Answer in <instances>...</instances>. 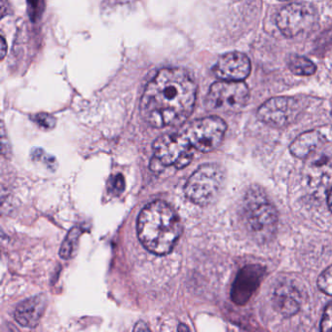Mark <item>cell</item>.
Listing matches in <instances>:
<instances>
[{
	"mask_svg": "<svg viewBox=\"0 0 332 332\" xmlns=\"http://www.w3.org/2000/svg\"><path fill=\"white\" fill-rule=\"evenodd\" d=\"M197 95L193 77L181 68L160 70L140 100L142 119L154 128L179 126L191 115Z\"/></svg>",
	"mask_w": 332,
	"mask_h": 332,
	"instance_id": "cell-1",
	"label": "cell"
},
{
	"mask_svg": "<svg viewBox=\"0 0 332 332\" xmlns=\"http://www.w3.org/2000/svg\"><path fill=\"white\" fill-rule=\"evenodd\" d=\"M137 228L142 246L158 255L172 250L182 230L175 211L161 200L151 202L141 211Z\"/></svg>",
	"mask_w": 332,
	"mask_h": 332,
	"instance_id": "cell-2",
	"label": "cell"
},
{
	"mask_svg": "<svg viewBox=\"0 0 332 332\" xmlns=\"http://www.w3.org/2000/svg\"><path fill=\"white\" fill-rule=\"evenodd\" d=\"M243 217L247 230L257 243L266 244L275 237L277 211L261 189L252 187L247 192L243 203Z\"/></svg>",
	"mask_w": 332,
	"mask_h": 332,
	"instance_id": "cell-3",
	"label": "cell"
},
{
	"mask_svg": "<svg viewBox=\"0 0 332 332\" xmlns=\"http://www.w3.org/2000/svg\"><path fill=\"white\" fill-rule=\"evenodd\" d=\"M225 172L221 166L215 163L199 166L186 181L185 196L192 203L208 206L215 202L221 192Z\"/></svg>",
	"mask_w": 332,
	"mask_h": 332,
	"instance_id": "cell-4",
	"label": "cell"
},
{
	"mask_svg": "<svg viewBox=\"0 0 332 332\" xmlns=\"http://www.w3.org/2000/svg\"><path fill=\"white\" fill-rule=\"evenodd\" d=\"M193 156L194 149L181 130L166 134L156 139L153 144L150 168L154 171L169 166L183 168L190 164Z\"/></svg>",
	"mask_w": 332,
	"mask_h": 332,
	"instance_id": "cell-5",
	"label": "cell"
},
{
	"mask_svg": "<svg viewBox=\"0 0 332 332\" xmlns=\"http://www.w3.org/2000/svg\"><path fill=\"white\" fill-rule=\"evenodd\" d=\"M226 129V123L221 118L210 116L191 122L181 131L194 150L208 153L221 144Z\"/></svg>",
	"mask_w": 332,
	"mask_h": 332,
	"instance_id": "cell-6",
	"label": "cell"
},
{
	"mask_svg": "<svg viewBox=\"0 0 332 332\" xmlns=\"http://www.w3.org/2000/svg\"><path fill=\"white\" fill-rule=\"evenodd\" d=\"M249 100V89L242 81L223 80L210 88L206 104L209 110L222 113L242 111Z\"/></svg>",
	"mask_w": 332,
	"mask_h": 332,
	"instance_id": "cell-7",
	"label": "cell"
},
{
	"mask_svg": "<svg viewBox=\"0 0 332 332\" xmlns=\"http://www.w3.org/2000/svg\"><path fill=\"white\" fill-rule=\"evenodd\" d=\"M317 23V11L312 4L307 2L287 4L277 15V28L288 38L311 31Z\"/></svg>",
	"mask_w": 332,
	"mask_h": 332,
	"instance_id": "cell-8",
	"label": "cell"
},
{
	"mask_svg": "<svg viewBox=\"0 0 332 332\" xmlns=\"http://www.w3.org/2000/svg\"><path fill=\"white\" fill-rule=\"evenodd\" d=\"M301 112L300 102L291 97H276L264 103L257 111V117L263 123L283 128L292 124Z\"/></svg>",
	"mask_w": 332,
	"mask_h": 332,
	"instance_id": "cell-9",
	"label": "cell"
},
{
	"mask_svg": "<svg viewBox=\"0 0 332 332\" xmlns=\"http://www.w3.org/2000/svg\"><path fill=\"white\" fill-rule=\"evenodd\" d=\"M266 269L260 264L245 266L237 275L231 289V298L237 305H245L259 287Z\"/></svg>",
	"mask_w": 332,
	"mask_h": 332,
	"instance_id": "cell-10",
	"label": "cell"
},
{
	"mask_svg": "<svg viewBox=\"0 0 332 332\" xmlns=\"http://www.w3.org/2000/svg\"><path fill=\"white\" fill-rule=\"evenodd\" d=\"M249 58L240 52H231L221 55L214 66L215 74L222 80L242 81L250 73Z\"/></svg>",
	"mask_w": 332,
	"mask_h": 332,
	"instance_id": "cell-11",
	"label": "cell"
},
{
	"mask_svg": "<svg viewBox=\"0 0 332 332\" xmlns=\"http://www.w3.org/2000/svg\"><path fill=\"white\" fill-rule=\"evenodd\" d=\"M273 304L282 316H294L299 312L302 305V292L291 280H283L275 287Z\"/></svg>",
	"mask_w": 332,
	"mask_h": 332,
	"instance_id": "cell-12",
	"label": "cell"
},
{
	"mask_svg": "<svg viewBox=\"0 0 332 332\" xmlns=\"http://www.w3.org/2000/svg\"><path fill=\"white\" fill-rule=\"evenodd\" d=\"M46 302L42 296H34L20 303L14 313L15 320L24 328H35L45 311Z\"/></svg>",
	"mask_w": 332,
	"mask_h": 332,
	"instance_id": "cell-13",
	"label": "cell"
},
{
	"mask_svg": "<svg viewBox=\"0 0 332 332\" xmlns=\"http://www.w3.org/2000/svg\"><path fill=\"white\" fill-rule=\"evenodd\" d=\"M326 141L325 137L317 131H310L300 135L290 145V152L299 159H305L315 152Z\"/></svg>",
	"mask_w": 332,
	"mask_h": 332,
	"instance_id": "cell-14",
	"label": "cell"
},
{
	"mask_svg": "<svg viewBox=\"0 0 332 332\" xmlns=\"http://www.w3.org/2000/svg\"><path fill=\"white\" fill-rule=\"evenodd\" d=\"M287 64L290 71L293 74L299 76H310L313 75L317 70L314 62L302 55H291Z\"/></svg>",
	"mask_w": 332,
	"mask_h": 332,
	"instance_id": "cell-15",
	"label": "cell"
},
{
	"mask_svg": "<svg viewBox=\"0 0 332 332\" xmlns=\"http://www.w3.org/2000/svg\"><path fill=\"white\" fill-rule=\"evenodd\" d=\"M81 233H82V231L80 229L73 228L67 234L65 240L61 244V248H60V250H59V255H60L61 258L68 259L73 255L74 251L76 250L77 243H78V240H79Z\"/></svg>",
	"mask_w": 332,
	"mask_h": 332,
	"instance_id": "cell-16",
	"label": "cell"
},
{
	"mask_svg": "<svg viewBox=\"0 0 332 332\" xmlns=\"http://www.w3.org/2000/svg\"><path fill=\"white\" fill-rule=\"evenodd\" d=\"M318 286L324 293L332 296V265L321 274L318 278Z\"/></svg>",
	"mask_w": 332,
	"mask_h": 332,
	"instance_id": "cell-17",
	"label": "cell"
},
{
	"mask_svg": "<svg viewBox=\"0 0 332 332\" xmlns=\"http://www.w3.org/2000/svg\"><path fill=\"white\" fill-rule=\"evenodd\" d=\"M44 11V0H28V12L30 20L36 22Z\"/></svg>",
	"mask_w": 332,
	"mask_h": 332,
	"instance_id": "cell-18",
	"label": "cell"
},
{
	"mask_svg": "<svg viewBox=\"0 0 332 332\" xmlns=\"http://www.w3.org/2000/svg\"><path fill=\"white\" fill-rule=\"evenodd\" d=\"M321 331L332 332V303L328 305V307L324 312L323 319L321 322Z\"/></svg>",
	"mask_w": 332,
	"mask_h": 332,
	"instance_id": "cell-19",
	"label": "cell"
},
{
	"mask_svg": "<svg viewBox=\"0 0 332 332\" xmlns=\"http://www.w3.org/2000/svg\"><path fill=\"white\" fill-rule=\"evenodd\" d=\"M34 121L41 127L45 129H51L55 125V119L54 117L48 115V114H38L34 118Z\"/></svg>",
	"mask_w": 332,
	"mask_h": 332,
	"instance_id": "cell-20",
	"label": "cell"
},
{
	"mask_svg": "<svg viewBox=\"0 0 332 332\" xmlns=\"http://www.w3.org/2000/svg\"><path fill=\"white\" fill-rule=\"evenodd\" d=\"M111 187V191L115 192V193H121L124 189V179L123 176L121 174L116 175L114 177H112L110 183Z\"/></svg>",
	"mask_w": 332,
	"mask_h": 332,
	"instance_id": "cell-21",
	"label": "cell"
},
{
	"mask_svg": "<svg viewBox=\"0 0 332 332\" xmlns=\"http://www.w3.org/2000/svg\"><path fill=\"white\" fill-rule=\"evenodd\" d=\"M6 42H5V39L4 37L2 36L1 37V51H0V55H1V58H3L5 56V54H6Z\"/></svg>",
	"mask_w": 332,
	"mask_h": 332,
	"instance_id": "cell-22",
	"label": "cell"
},
{
	"mask_svg": "<svg viewBox=\"0 0 332 332\" xmlns=\"http://www.w3.org/2000/svg\"><path fill=\"white\" fill-rule=\"evenodd\" d=\"M328 204H329V208L332 213V189L329 194V197H328Z\"/></svg>",
	"mask_w": 332,
	"mask_h": 332,
	"instance_id": "cell-23",
	"label": "cell"
},
{
	"mask_svg": "<svg viewBox=\"0 0 332 332\" xmlns=\"http://www.w3.org/2000/svg\"><path fill=\"white\" fill-rule=\"evenodd\" d=\"M282 1H287V0H282Z\"/></svg>",
	"mask_w": 332,
	"mask_h": 332,
	"instance_id": "cell-24",
	"label": "cell"
}]
</instances>
